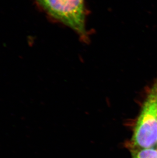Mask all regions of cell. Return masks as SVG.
I'll use <instances>...</instances> for the list:
<instances>
[{"mask_svg": "<svg viewBox=\"0 0 157 158\" xmlns=\"http://www.w3.org/2000/svg\"></svg>", "mask_w": 157, "mask_h": 158, "instance_id": "4", "label": "cell"}, {"mask_svg": "<svg viewBox=\"0 0 157 158\" xmlns=\"http://www.w3.org/2000/svg\"><path fill=\"white\" fill-rule=\"evenodd\" d=\"M157 142V77L149 89L132 139L134 148H154Z\"/></svg>", "mask_w": 157, "mask_h": 158, "instance_id": "2", "label": "cell"}, {"mask_svg": "<svg viewBox=\"0 0 157 158\" xmlns=\"http://www.w3.org/2000/svg\"><path fill=\"white\" fill-rule=\"evenodd\" d=\"M48 16L75 32L84 42L88 39L86 28L85 0H35Z\"/></svg>", "mask_w": 157, "mask_h": 158, "instance_id": "1", "label": "cell"}, {"mask_svg": "<svg viewBox=\"0 0 157 158\" xmlns=\"http://www.w3.org/2000/svg\"><path fill=\"white\" fill-rule=\"evenodd\" d=\"M132 158H157V149L154 148H135L133 150Z\"/></svg>", "mask_w": 157, "mask_h": 158, "instance_id": "3", "label": "cell"}]
</instances>
